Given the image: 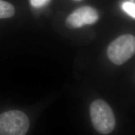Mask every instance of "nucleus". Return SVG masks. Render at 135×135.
Segmentation results:
<instances>
[{"label":"nucleus","mask_w":135,"mask_h":135,"mask_svg":"<svg viewBox=\"0 0 135 135\" xmlns=\"http://www.w3.org/2000/svg\"><path fill=\"white\" fill-rule=\"evenodd\" d=\"M90 115L93 125L98 132L108 134L114 129L115 118L111 107L105 101L98 99L90 106Z\"/></svg>","instance_id":"nucleus-1"},{"label":"nucleus","mask_w":135,"mask_h":135,"mask_svg":"<svg viewBox=\"0 0 135 135\" xmlns=\"http://www.w3.org/2000/svg\"><path fill=\"white\" fill-rule=\"evenodd\" d=\"M30 121L22 111L12 110L0 114V135H25Z\"/></svg>","instance_id":"nucleus-2"},{"label":"nucleus","mask_w":135,"mask_h":135,"mask_svg":"<svg viewBox=\"0 0 135 135\" xmlns=\"http://www.w3.org/2000/svg\"><path fill=\"white\" fill-rule=\"evenodd\" d=\"M135 38L131 35H124L111 42L107 50L108 56L116 65H123L134 55Z\"/></svg>","instance_id":"nucleus-3"},{"label":"nucleus","mask_w":135,"mask_h":135,"mask_svg":"<svg viewBox=\"0 0 135 135\" xmlns=\"http://www.w3.org/2000/svg\"><path fill=\"white\" fill-rule=\"evenodd\" d=\"M99 19V14L91 6H82L76 9L66 18V23L71 29L79 28L85 25H93Z\"/></svg>","instance_id":"nucleus-4"},{"label":"nucleus","mask_w":135,"mask_h":135,"mask_svg":"<svg viewBox=\"0 0 135 135\" xmlns=\"http://www.w3.org/2000/svg\"><path fill=\"white\" fill-rule=\"evenodd\" d=\"M15 10L13 6L6 1L0 0V18H8L12 17Z\"/></svg>","instance_id":"nucleus-5"},{"label":"nucleus","mask_w":135,"mask_h":135,"mask_svg":"<svg viewBox=\"0 0 135 135\" xmlns=\"http://www.w3.org/2000/svg\"><path fill=\"white\" fill-rule=\"evenodd\" d=\"M121 8L124 12L130 16L133 19L135 18V4L134 0H130L129 1H124L122 3Z\"/></svg>","instance_id":"nucleus-6"},{"label":"nucleus","mask_w":135,"mask_h":135,"mask_svg":"<svg viewBox=\"0 0 135 135\" xmlns=\"http://www.w3.org/2000/svg\"><path fill=\"white\" fill-rule=\"evenodd\" d=\"M30 1L33 7L40 8L46 6L51 0H30Z\"/></svg>","instance_id":"nucleus-7"},{"label":"nucleus","mask_w":135,"mask_h":135,"mask_svg":"<svg viewBox=\"0 0 135 135\" xmlns=\"http://www.w3.org/2000/svg\"><path fill=\"white\" fill-rule=\"evenodd\" d=\"M76 1H80V0H76Z\"/></svg>","instance_id":"nucleus-8"}]
</instances>
